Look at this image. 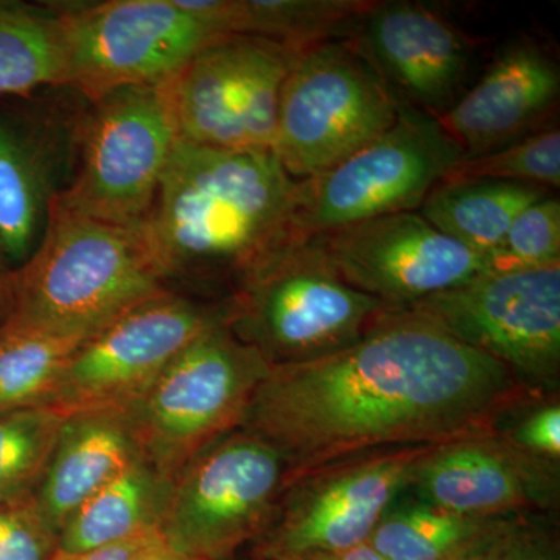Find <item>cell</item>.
<instances>
[{
	"label": "cell",
	"instance_id": "cell-28",
	"mask_svg": "<svg viewBox=\"0 0 560 560\" xmlns=\"http://www.w3.org/2000/svg\"><path fill=\"white\" fill-rule=\"evenodd\" d=\"M444 179H492L555 189L560 184V132L540 130L478 156L463 158Z\"/></svg>",
	"mask_w": 560,
	"mask_h": 560
},
{
	"label": "cell",
	"instance_id": "cell-16",
	"mask_svg": "<svg viewBox=\"0 0 560 560\" xmlns=\"http://www.w3.org/2000/svg\"><path fill=\"white\" fill-rule=\"evenodd\" d=\"M547 464L495 431H486L431 447L410 488L431 506L464 515L506 517L550 503L555 478Z\"/></svg>",
	"mask_w": 560,
	"mask_h": 560
},
{
	"label": "cell",
	"instance_id": "cell-33",
	"mask_svg": "<svg viewBox=\"0 0 560 560\" xmlns=\"http://www.w3.org/2000/svg\"><path fill=\"white\" fill-rule=\"evenodd\" d=\"M131 560H200L191 558L186 552H180L162 539L161 534L156 533L145 545L135 552Z\"/></svg>",
	"mask_w": 560,
	"mask_h": 560
},
{
	"label": "cell",
	"instance_id": "cell-21",
	"mask_svg": "<svg viewBox=\"0 0 560 560\" xmlns=\"http://www.w3.org/2000/svg\"><path fill=\"white\" fill-rule=\"evenodd\" d=\"M370 0H180V5L219 35H250L307 49L350 22L366 16Z\"/></svg>",
	"mask_w": 560,
	"mask_h": 560
},
{
	"label": "cell",
	"instance_id": "cell-4",
	"mask_svg": "<svg viewBox=\"0 0 560 560\" xmlns=\"http://www.w3.org/2000/svg\"><path fill=\"white\" fill-rule=\"evenodd\" d=\"M223 305L226 329L271 368L348 348L389 311L349 285L312 238L276 254Z\"/></svg>",
	"mask_w": 560,
	"mask_h": 560
},
{
	"label": "cell",
	"instance_id": "cell-34",
	"mask_svg": "<svg viewBox=\"0 0 560 560\" xmlns=\"http://www.w3.org/2000/svg\"><path fill=\"white\" fill-rule=\"evenodd\" d=\"M294 560H383L381 556L372 550L370 544L350 548L345 551L315 552V555L302 556Z\"/></svg>",
	"mask_w": 560,
	"mask_h": 560
},
{
	"label": "cell",
	"instance_id": "cell-26",
	"mask_svg": "<svg viewBox=\"0 0 560 560\" xmlns=\"http://www.w3.org/2000/svg\"><path fill=\"white\" fill-rule=\"evenodd\" d=\"M83 341L3 320L0 324V415L43 407Z\"/></svg>",
	"mask_w": 560,
	"mask_h": 560
},
{
	"label": "cell",
	"instance_id": "cell-19",
	"mask_svg": "<svg viewBox=\"0 0 560 560\" xmlns=\"http://www.w3.org/2000/svg\"><path fill=\"white\" fill-rule=\"evenodd\" d=\"M28 98H0V250L13 270L35 253L60 194L57 139Z\"/></svg>",
	"mask_w": 560,
	"mask_h": 560
},
{
	"label": "cell",
	"instance_id": "cell-8",
	"mask_svg": "<svg viewBox=\"0 0 560 560\" xmlns=\"http://www.w3.org/2000/svg\"><path fill=\"white\" fill-rule=\"evenodd\" d=\"M90 103L75 175L55 200L92 219L139 228L179 139L165 84L124 88Z\"/></svg>",
	"mask_w": 560,
	"mask_h": 560
},
{
	"label": "cell",
	"instance_id": "cell-20",
	"mask_svg": "<svg viewBox=\"0 0 560 560\" xmlns=\"http://www.w3.org/2000/svg\"><path fill=\"white\" fill-rule=\"evenodd\" d=\"M142 459L121 411L86 412L65 420L57 447L32 497L55 533L103 486Z\"/></svg>",
	"mask_w": 560,
	"mask_h": 560
},
{
	"label": "cell",
	"instance_id": "cell-17",
	"mask_svg": "<svg viewBox=\"0 0 560 560\" xmlns=\"http://www.w3.org/2000/svg\"><path fill=\"white\" fill-rule=\"evenodd\" d=\"M361 44L412 108L440 119L458 101L470 62V46L436 11L422 3H375L366 14Z\"/></svg>",
	"mask_w": 560,
	"mask_h": 560
},
{
	"label": "cell",
	"instance_id": "cell-9",
	"mask_svg": "<svg viewBox=\"0 0 560 560\" xmlns=\"http://www.w3.org/2000/svg\"><path fill=\"white\" fill-rule=\"evenodd\" d=\"M65 44L62 86L88 101L135 86H162L215 32L178 0L54 3Z\"/></svg>",
	"mask_w": 560,
	"mask_h": 560
},
{
	"label": "cell",
	"instance_id": "cell-23",
	"mask_svg": "<svg viewBox=\"0 0 560 560\" xmlns=\"http://www.w3.org/2000/svg\"><path fill=\"white\" fill-rule=\"evenodd\" d=\"M545 187L492 179H442L427 195L420 215L442 234L480 256L503 241L515 217L547 197Z\"/></svg>",
	"mask_w": 560,
	"mask_h": 560
},
{
	"label": "cell",
	"instance_id": "cell-2",
	"mask_svg": "<svg viewBox=\"0 0 560 560\" xmlns=\"http://www.w3.org/2000/svg\"><path fill=\"white\" fill-rule=\"evenodd\" d=\"M298 180L270 151L210 149L178 139L139 232L165 285L226 287L291 243Z\"/></svg>",
	"mask_w": 560,
	"mask_h": 560
},
{
	"label": "cell",
	"instance_id": "cell-3",
	"mask_svg": "<svg viewBox=\"0 0 560 560\" xmlns=\"http://www.w3.org/2000/svg\"><path fill=\"white\" fill-rule=\"evenodd\" d=\"M165 290L139 228L92 219L54 200L35 253L11 271L7 319L86 340Z\"/></svg>",
	"mask_w": 560,
	"mask_h": 560
},
{
	"label": "cell",
	"instance_id": "cell-1",
	"mask_svg": "<svg viewBox=\"0 0 560 560\" xmlns=\"http://www.w3.org/2000/svg\"><path fill=\"white\" fill-rule=\"evenodd\" d=\"M529 393L499 361L431 320L388 311L348 348L271 368L241 429L282 455L287 485L364 453L493 431Z\"/></svg>",
	"mask_w": 560,
	"mask_h": 560
},
{
	"label": "cell",
	"instance_id": "cell-6",
	"mask_svg": "<svg viewBox=\"0 0 560 560\" xmlns=\"http://www.w3.org/2000/svg\"><path fill=\"white\" fill-rule=\"evenodd\" d=\"M400 103L361 44L323 40L283 81L272 153L291 178H312L389 130Z\"/></svg>",
	"mask_w": 560,
	"mask_h": 560
},
{
	"label": "cell",
	"instance_id": "cell-31",
	"mask_svg": "<svg viewBox=\"0 0 560 560\" xmlns=\"http://www.w3.org/2000/svg\"><path fill=\"white\" fill-rule=\"evenodd\" d=\"M515 447L540 459H559L560 408L558 404L530 412L506 438Z\"/></svg>",
	"mask_w": 560,
	"mask_h": 560
},
{
	"label": "cell",
	"instance_id": "cell-35",
	"mask_svg": "<svg viewBox=\"0 0 560 560\" xmlns=\"http://www.w3.org/2000/svg\"><path fill=\"white\" fill-rule=\"evenodd\" d=\"M13 268L10 267L9 261L3 257L0 250V324L7 319L9 315V282L10 275Z\"/></svg>",
	"mask_w": 560,
	"mask_h": 560
},
{
	"label": "cell",
	"instance_id": "cell-30",
	"mask_svg": "<svg viewBox=\"0 0 560 560\" xmlns=\"http://www.w3.org/2000/svg\"><path fill=\"white\" fill-rule=\"evenodd\" d=\"M57 550L58 534L32 500L0 506V560H51Z\"/></svg>",
	"mask_w": 560,
	"mask_h": 560
},
{
	"label": "cell",
	"instance_id": "cell-24",
	"mask_svg": "<svg viewBox=\"0 0 560 560\" xmlns=\"http://www.w3.org/2000/svg\"><path fill=\"white\" fill-rule=\"evenodd\" d=\"M508 529L504 517L464 515L422 501L389 510L368 544L383 560H470Z\"/></svg>",
	"mask_w": 560,
	"mask_h": 560
},
{
	"label": "cell",
	"instance_id": "cell-18",
	"mask_svg": "<svg viewBox=\"0 0 560 560\" xmlns=\"http://www.w3.org/2000/svg\"><path fill=\"white\" fill-rule=\"evenodd\" d=\"M559 90L550 55L534 44H514L438 121L464 158L478 156L528 135L555 106Z\"/></svg>",
	"mask_w": 560,
	"mask_h": 560
},
{
	"label": "cell",
	"instance_id": "cell-25",
	"mask_svg": "<svg viewBox=\"0 0 560 560\" xmlns=\"http://www.w3.org/2000/svg\"><path fill=\"white\" fill-rule=\"evenodd\" d=\"M65 44L54 3L0 0V98L62 86Z\"/></svg>",
	"mask_w": 560,
	"mask_h": 560
},
{
	"label": "cell",
	"instance_id": "cell-5",
	"mask_svg": "<svg viewBox=\"0 0 560 560\" xmlns=\"http://www.w3.org/2000/svg\"><path fill=\"white\" fill-rule=\"evenodd\" d=\"M270 370L224 324L205 331L121 411L142 459L173 480L194 456L241 429Z\"/></svg>",
	"mask_w": 560,
	"mask_h": 560
},
{
	"label": "cell",
	"instance_id": "cell-7",
	"mask_svg": "<svg viewBox=\"0 0 560 560\" xmlns=\"http://www.w3.org/2000/svg\"><path fill=\"white\" fill-rule=\"evenodd\" d=\"M463 158L438 119L401 102L389 130L329 171L298 180V237L307 241L375 217L416 212Z\"/></svg>",
	"mask_w": 560,
	"mask_h": 560
},
{
	"label": "cell",
	"instance_id": "cell-27",
	"mask_svg": "<svg viewBox=\"0 0 560 560\" xmlns=\"http://www.w3.org/2000/svg\"><path fill=\"white\" fill-rule=\"evenodd\" d=\"M65 420L46 407L0 415V506L32 500Z\"/></svg>",
	"mask_w": 560,
	"mask_h": 560
},
{
	"label": "cell",
	"instance_id": "cell-13",
	"mask_svg": "<svg viewBox=\"0 0 560 560\" xmlns=\"http://www.w3.org/2000/svg\"><path fill=\"white\" fill-rule=\"evenodd\" d=\"M400 312L429 319L499 361L530 390L558 385L560 264L488 272Z\"/></svg>",
	"mask_w": 560,
	"mask_h": 560
},
{
	"label": "cell",
	"instance_id": "cell-15",
	"mask_svg": "<svg viewBox=\"0 0 560 560\" xmlns=\"http://www.w3.org/2000/svg\"><path fill=\"white\" fill-rule=\"evenodd\" d=\"M349 285L389 311L486 275V257L442 234L416 212L389 213L312 237Z\"/></svg>",
	"mask_w": 560,
	"mask_h": 560
},
{
	"label": "cell",
	"instance_id": "cell-32",
	"mask_svg": "<svg viewBox=\"0 0 560 560\" xmlns=\"http://www.w3.org/2000/svg\"><path fill=\"white\" fill-rule=\"evenodd\" d=\"M140 534V536L131 537L119 544L109 545V547L98 548V550L86 551V552H55L51 560H131L135 552L139 550L142 545H145L151 537L156 534Z\"/></svg>",
	"mask_w": 560,
	"mask_h": 560
},
{
	"label": "cell",
	"instance_id": "cell-11",
	"mask_svg": "<svg viewBox=\"0 0 560 560\" xmlns=\"http://www.w3.org/2000/svg\"><path fill=\"white\" fill-rule=\"evenodd\" d=\"M301 50L250 35L210 40L165 83L178 138L272 153L280 91Z\"/></svg>",
	"mask_w": 560,
	"mask_h": 560
},
{
	"label": "cell",
	"instance_id": "cell-12",
	"mask_svg": "<svg viewBox=\"0 0 560 560\" xmlns=\"http://www.w3.org/2000/svg\"><path fill=\"white\" fill-rule=\"evenodd\" d=\"M285 477L275 447L248 431H232L173 478L158 533L191 558L219 559L265 529Z\"/></svg>",
	"mask_w": 560,
	"mask_h": 560
},
{
	"label": "cell",
	"instance_id": "cell-10",
	"mask_svg": "<svg viewBox=\"0 0 560 560\" xmlns=\"http://www.w3.org/2000/svg\"><path fill=\"white\" fill-rule=\"evenodd\" d=\"M224 324L217 305L165 290L121 313L70 357L43 407L62 418L125 411L191 341Z\"/></svg>",
	"mask_w": 560,
	"mask_h": 560
},
{
	"label": "cell",
	"instance_id": "cell-14",
	"mask_svg": "<svg viewBox=\"0 0 560 560\" xmlns=\"http://www.w3.org/2000/svg\"><path fill=\"white\" fill-rule=\"evenodd\" d=\"M434 445L386 448L327 464L283 486L265 528L270 560L345 551L370 541L394 501L410 489Z\"/></svg>",
	"mask_w": 560,
	"mask_h": 560
},
{
	"label": "cell",
	"instance_id": "cell-22",
	"mask_svg": "<svg viewBox=\"0 0 560 560\" xmlns=\"http://www.w3.org/2000/svg\"><path fill=\"white\" fill-rule=\"evenodd\" d=\"M172 481L139 459L70 515L58 551H94L160 529Z\"/></svg>",
	"mask_w": 560,
	"mask_h": 560
},
{
	"label": "cell",
	"instance_id": "cell-29",
	"mask_svg": "<svg viewBox=\"0 0 560 560\" xmlns=\"http://www.w3.org/2000/svg\"><path fill=\"white\" fill-rule=\"evenodd\" d=\"M488 272L536 270L560 264V202L547 195L522 210L486 256Z\"/></svg>",
	"mask_w": 560,
	"mask_h": 560
}]
</instances>
